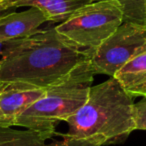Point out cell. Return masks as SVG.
Wrapping results in <instances>:
<instances>
[{
  "mask_svg": "<svg viewBox=\"0 0 146 146\" xmlns=\"http://www.w3.org/2000/svg\"><path fill=\"white\" fill-rule=\"evenodd\" d=\"M89 60V52L72 44L55 27L17 39L0 59V81L46 88Z\"/></svg>",
  "mask_w": 146,
  "mask_h": 146,
  "instance_id": "obj_1",
  "label": "cell"
},
{
  "mask_svg": "<svg viewBox=\"0 0 146 146\" xmlns=\"http://www.w3.org/2000/svg\"><path fill=\"white\" fill-rule=\"evenodd\" d=\"M65 122L69 136L95 140L101 145L122 143L135 130L133 97L111 77L91 86L86 102Z\"/></svg>",
  "mask_w": 146,
  "mask_h": 146,
  "instance_id": "obj_2",
  "label": "cell"
},
{
  "mask_svg": "<svg viewBox=\"0 0 146 146\" xmlns=\"http://www.w3.org/2000/svg\"><path fill=\"white\" fill-rule=\"evenodd\" d=\"M95 73L89 60L62 79L45 88L39 99L19 115L14 126L34 130L51 138L61 121H66L86 102Z\"/></svg>",
  "mask_w": 146,
  "mask_h": 146,
  "instance_id": "obj_3",
  "label": "cell"
},
{
  "mask_svg": "<svg viewBox=\"0 0 146 146\" xmlns=\"http://www.w3.org/2000/svg\"><path fill=\"white\" fill-rule=\"evenodd\" d=\"M123 23L119 3L113 0L91 2L55 26L64 38L83 50L97 48Z\"/></svg>",
  "mask_w": 146,
  "mask_h": 146,
  "instance_id": "obj_4",
  "label": "cell"
},
{
  "mask_svg": "<svg viewBox=\"0 0 146 146\" xmlns=\"http://www.w3.org/2000/svg\"><path fill=\"white\" fill-rule=\"evenodd\" d=\"M146 50V25L123 22L97 48L89 52V62L95 74L113 77L115 73Z\"/></svg>",
  "mask_w": 146,
  "mask_h": 146,
  "instance_id": "obj_5",
  "label": "cell"
},
{
  "mask_svg": "<svg viewBox=\"0 0 146 146\" xmlns=\"http://www.w3.org/2000/svg\"><path fill=\"white\" fill-rule=\"evenodd\" d=\"M44 92L45 88L29 84L0 81V127L14 126L19 115Z\"/></svg>",
  "mask_w": 146,
  "mask_h": 146,
  "instance_id": "obj_6",
  "label": "cell"
},
{
  "mask_svg": "<svg viewBox=\"0 0 146 146\" xmlns=\"http://www.w3.org/2000/svg\"><path fill=\"white\" fill-rule=\"evenodd\" d=\"M46 21L48 20L44 13L33 7L2 15L0 16V42L26 38L38 31Z\"/></svg>",
  "mask_w": 146,
  "mask_h": 146,
  "instance_id": "obj_7",
  "label": "cell"
},
{
  "mask_svg": "<svg viewBox=\"0 0 146 146\" xmlns=\"http://www.w3.org/2000/svg\"><path fill=\"white\" fill-rule=\"evenodd\" d=\"M92 0H5L0 3V12L18 7H33L42 11L52 23L63 22Z\"/></svg>",
  "mask_w": 146,
  "mask_h": 146,
  "instance_id": "obj_8",
  "label": "cell"
},
{
  "mask_svg": "<svg viewBox=\"0 0 146 146\" xmlns=\"http://www.w3.org/2000/svg\"><path fill=\"white\" fill-rule=\"evenodd\" d=\"M114 79L132 97H146V50L122 66Z\"/></svg>",
  "mask_w": 146,
  "mask_h": 146,
  "instance_id": "obj_9",
  "label": "cell"
},
{
  "mask_svg": "<svg viewBox=\"0 0 146 146\" xmlns=\"http://www.w3.org/2000/svg\"><path fill=\"white\" fill-rule=\"evenodd\" d=\"M48 138L34 130L0 127V146H46Z\"/></svg>",
  "mask_w": 146,
  "mask_h": 146,
  "instance_id": "obj_10",
  "label": "cell"
},
{
  "mask_svg": "<svg viewBox=\"0 0 146 146\" xmlns=\"http://www.w3.org/2000/svg\"><path fill=\"white\" fill-rule=\"evenodd\" d=\"M105 0H92V2ZM119 3L123 14V22L146 25V0H113Z\"/></svg>",
  "mask_w": 146,
  "mask_h": 146,
  "instance_id": "obj_11",
  "label": "cell"
},
{
  "mask_svg": "<svg viewBox=\"0 0 146 146\" xmlns=\"http://www.w3.org/2000/svg\"><path fill=\"white\" fill-rule=\"evenodd\" d=\"M63 139L60 141H53L46 146H102L99 142L87 138H78L69 136L67 134H61Z\"/></svg>",
  "mask_w": 146,
  "mask_h": 146,
  "instance_id": "obj_12",
  "label": "cell"
},
{
  "mask_svg": "<svg viewBox=\"0 0 146 146\" xmlns=\"http://www.w3.org/2000/svg\"><path fill=\"white\" fill-rule=\"evenodd\" d=\"M134 121L135 130L146 131V97L134 104Z\"/></svg>",
  "mask_w": 146,
  "mask_h": 146,
  "instance_id": "obj_13",
  "label": "cell"
},
{
  "mask_svg": "<svg viewBox=\"0 0 146 146\" xmlns=\"http://www.w3.org/2000/svg\"><path fill=\"white\" fill-rule=\"evenodd\" d=\"M14 42H15V40L7 41V42H0V55L3 56V55L11 48V46L14 44Z\"/></svg>",
  "mask_w": 146,
  "mask_h": 146,
  "instance_id": "obj_14",
  "label": "cell"
},
{
  "mask_svg": "<svg viewBox=\"0 0 146 146\" xmlns=\"http://www.w3.org/2000/svg\"><path fill=\"white\" fill-rule=\"evenodd\" d=\"M2 1H5V0H0V2H2Z\"/></svg>",
  "mask_w": 146,
  "mask_h": 146,
  "instance_id": "obj_15",
  "label": "cell"
},
{
  "mask_svg": "<svg viewBox=\"0 0 146 146\" xmlns=\"http://www.w3.org/2000/svg\"><path fill=\"white\" fill-rule=\"evenodd\" d=\"M0 3H1V2H0Z\"/></svg>",
  "mask_w": 146,
  "mask_h": 146,
  "instance_id": "obj_16",
  "label": "cell"
}]
</instances>
